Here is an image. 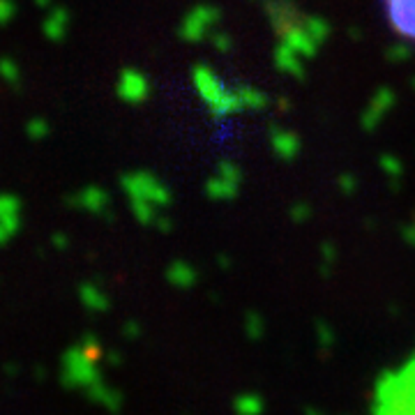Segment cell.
Segmentation results:
<instances>
[{
	"label": "cell",
	"mask_w": 415,
	"mask_h": 415,
	"mask_svg": "<svg viewBox=\"0 0 415 415\" xmlns=\"http://www.w3.org/2000/svg\"><path fill=\"white\" fill-rule=\"evenodd\" d=\"M263 411V402L256 395H243L236 400V413L238 415H259Z\"/></svg>",
	"instance_id": "6"
},
{
	"label": "cell",
	"mask_w": 415,
	"mask_h": 415,
	"mask_svg": "<svg viewBox=\"0 0 415 415\" xmlns=\"http://www.w3.org/2000/svg\"><path fill=\"white\" fill-rule=\"evenodd\" d=\"M68 26H70V12L65 10V7H56V10L46 16V21L42 28H44L49 39H63Z\"/></svg>",
	"instance_id": "4"
},
{
	"label": "cell",
	"mask_w": 415,
	"mask_h": 415,
	"mask_svg": "<svg viewBox=\"0 0 415 415\" xmlns=\"http://www.w3.org/2000/svg\"><path fill=\"white\" fill-rule=\"evenodd\" d=\"M35 3H37V5H46V3H49V0H35Z\"/></svg>",
	"instance_id": "9"
},
{
	"label": "cell",
	"mask_w": 415,
	"mask_h": 415,
	"mask_svg": "<svg viewBox=\"0 0 415 415\" xmlns=\"http://www.w3.org/2000/svg\"><path fill=\"white\" fill-rule=\"evenodd\" d=\"M16 14V3L14 0H0V23L12 21Z\"/></svg>",
	"instance_id": "8"
},
{
	"label": "cell",
	"mask_w": 415,
	"mask_h": 415,
	"mask_svg": "<svg viewBox=\"0 0 415 415\" xmlns=\"http://www.w3.org/2000/svg\"><path fill=\"white\" fill-rule=\"evenodd\" d=\"M392 28L415 42V0H383Z\"/></svg>",
	"instance_id": "2"
},
{
	"label": "cell",
	"mask_w": 415,
	"mask_h": 415,
	"mask_svg": "<svg viewBox=\"0 0 415 415\" xmlns=\"http://www.w3.org/2000/svg\"><path fill=\"white\" fill-rule=\"evenodd\" d=\"M26 134H28L32 141L44 139V136L49 134V122L42 120V118H32V120L26 124Z\"/></svg>",
	"instance_id": "7"
},
{
	"label": "cell",
	"mask_w": 415,
	"mask_h": 415,
	"mask_svg": "<svg viewBox=\"0 0 415 415\" xmlns=\"http://www.w3.org/2000/svg\"><path fill=\"white\" fill-rule=\"evenodd\" d=\"M21 229V201L14 194H0V245L10 243Z\"/></svg>",
	"instance_id": "3"
},
{
	"label": "cell",
	"mask_w": 415,
	"mask_h": 415,
	"mask_svg": "<svg viewBox=\"0 0 415 415\" xmlns=\"http://www.w3.org/2000/svg\"><path fill=\"white\" fill-rule=\"evenodd\" d=\"M0 79L12 88L21 86V68L14 58H7V56L0 58Z\"/></svg>",
	"instance_id": "5"
},
{
	"label": "cell",
	"mask_w": 415,
	"mask_h": 415,
	"mask_svg": "<svg viewBox=\"0 0 415 415\" xmlns=\"http://www.w3.org/2000/svg\"><path fill=\"white\" fill-rule=\"evenodd\" d=\"M93 358H88L81 348H72V351L65 355V383L68 385H77V388H90L99 381L97 371L93 367Z\"/></svg>",
	"instance_id": "1"
}]
</instances>
